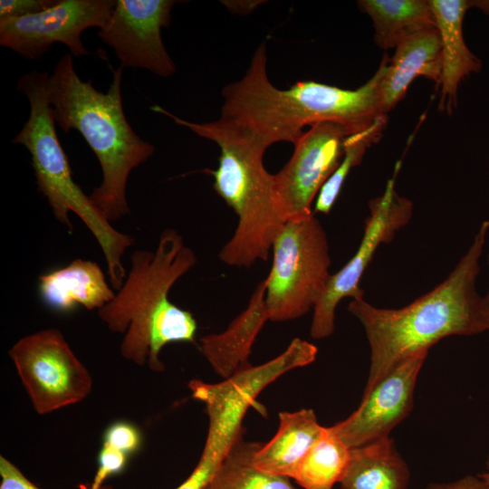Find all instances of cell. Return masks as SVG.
I'll return each instance as SVG.
<instances>
[{
    "label": "cell",
    "mask_w": 489,
    "mask_h": 489,
    "mask_svg": "<svg viewBox=\"0 0 489 489\" xmlns=\"http://www.w3.org/2000/svg\"><path fill=\"white\" fill-rule=\"evenodd\" d=\"M382 77L379 68L356 90L312 81L279 90L268 79L264 42L244 76L223 89L219 120L243 129L265 149L276 142L294 145L305 126L321 122L341 125L350 135L362 133L388 118L381 110Z\"/></svg>",
    "instance_id": "cell-1"
},
{
    "label": "cell",
    "mask_w": 489,
    "mask_h": 489,
    "mask_svg": "<svg viewBox=\"0 0 489 489\" xmlns=\"http://www.w3.org/2000/svg\"><path fill=\"white\" fill-rule=\"evenodd\" d=\"M489 221H484L464 256L447 278L405 307H375L364 298L348 311L361 323L370 349L363 395L399 363L452 335L489 331V301L475 287Z\"/></svg>",
    "instance_id": "cell-2"
},
{
    "label": "cell",
    "mask_w": 489,
    "mask_h": 489,
    "mask_svg": "<svg viewBox=\"0 0 489 489\" xmlns=\"http://www.w3.org/2000/svg\"><path fill=\"white\" fill-rule=\"evenodd\" d=\"M197 263L194 251L177 231H162L154 252L136 250L130 268L113 299L98 311L110 331L124 334L120 354L138 365L164 370L159 360L171 342H194L197 330L193 314L168 298L173 285Z\"/></svg>",
    "instance_id": "cell-3"
},
{
    "label": "cell",
    "mask_w": 489,
    "mask_h": 489,
    "mask_svg": "<svg viewBox=\"0 0 489 489\" xmlns=\"http://www.w3.org/2000/svg\"><path fill=\"white\" fill-rule=\"evenodd\" d=\"M106 92L81 80L71 53L56 62L47 81L54 122L65 132L79 131L97 157L102 181L90 198L110 222L129 214L126 187L130 172L146 162L155 147L142 139L125 117L121 98L123 67L111 70Z\"/></svg>",
    "instance_id": "cell-4"
},
{
    "label": "cell",
    "mask_w": 489,
    "mask_h": 489,
    "mask_svg": "<svg viewBox=\"0 0 489 489\" xmlns=\"http://www.w3.org/2000/svg\"><path fill=\"white\" fill-rule=\"evenodd\" d=\"M155 112L171 118L220 148L218 166L206 169L214 177L215 191L235 213L238 222L218 258L225 264L251 267L267 261L273 241L285 223L274 190L273 175L263 163L265 149L243 129L217 120L196 123L182 120L158 105Z\"/></svg>",
    "instance_id": "cell-5"
},
{
    "label": "cell",
    "mask_w": 489,
    "mask_h": 489,
    "mask_svg": "<svg viewBox=\"0 0 489 489\" xmlns=\"http://www.w3.org/2000/svg\"><path fill=\"white\" fill-rule=\"evenodd\" d=\"M49 75L46 71L34 70L18 79L17 91L28 99L30 115L12 143L29 151L38 190L47 199L54 217L72 231L69 213H74L93 235L104 254L110 282L119 290L127 275L122 257L134 238L116 230L73 180L48 100Z\"/></svg>",
    "instance_id": "cell-6"
},
{
    "label": "cell",
    "mask_w": 489,
    "mask_h": 489,
    "mask_svg": "<svg viewBox=\"0 0 489 489\" xmlns=\"http://www.w3.org/2000/svg\"><path fill=\"white\" fill-rule=\"evenodd\" d=\"M317 347L293 339L277 357L258 366H248L218 383L193 379L192 397L204 403L208 417L205 446L194 470L210 481L234 445L243 436V421L259 394L284 373L312 363Z\"/></svg>",
    "instance_id": "cell-7"
},
{
    "label": "cell",
    "mask_w": 489,
    "mask_h": 489,
    "mask_svg": "<svg viewBox=\"0 0 489 489\" xmlns=\"http://www.w3.org/2000/svg\"><path fill=\"white\" fill-rule=\"evenodd\" d=\"M272 249L273 264L265 277L269 321L302 317L314 308L331 275L325 230L314 214L287 220Z\"/></svg>",
    "instance_id": "cell-8"
},
{
    "label": "cell",
    "mask_w": 489,
    "mask_h": 489,
    "mask_svg": "<svg viewBox=\"0 0 489 489\" xmlns=\"http://www.w3.org/2000/svg\"><path fill=\"white\" fill-rule=\"evenodd\" d=\"M9 356L40 415L76 404L91 391V374L57 329L42 330L20 339Z\"/></svg>",
    "instance_id": "cell-9"
},
{
    "label": "cell",
    "mask_w": 489,
    "mask_h": 489,
    "mask_svg": "<svg viewBox=\"0 0 489 489\" xmlns=\"http://www.w3.org/2000/svg\"><path fill=\"white\" fill-rule=\"evenodd\" d=\"M399 168L400 161L396 164L394 175L388 180L383 194L369 202V214L356 253L342 268L330 275L323 293L313 308L310 328L312 339L322 340L333 333L335 310L342 299L364 298L360 283L376 250L381 244L391 242L396 232L410 221L413 203L395 189Z\"/></svg>",
    "instance_id": "cell-10"
},
{
    "label": "cell",
    "mask_w": 489,
    "mask_h": 489,
    "mask_svg": "<svg viewBox=\"0 0 489 489\" xmlns=\"http://www.w3.org/2000/svg\"><path fill=\"white\" fill-rule=\"evenodd\" d=\"M115 5L116 0H58L34 14L0 19V44L30 60L41 58L55 43L76 57L89 55L82 33L101 28Z\"/></svg>",
    "instance_id": "cell-11"
},
{
    "label": "cell",
    "mask_w": 489,
    "mask_h": 489,
    "mask_svg": "<svg viewBox=\"0 0 489 489\" xmlns=\"http://www.w3.org/2000/svg\"><path fill=\"white\" fill-rule=\"evenodd\" d=\"M350 132L341 125L311 126L294 144L286 165L273 175L278 206L285 222L313 214L312 204L343 158Z\"/></svg>",
    "instance_id": "cell-12"
},
{
    "label": "cell",
    "mask_w": 489,
    "mask_h": 489,
    "mask_svg": "<svg viewBox=\"0 0 489 489\" xmlns=\"http://www.w3.org/2000/svg\"><path fill=\"white\" fill-rule=\"evenodd\" d=\"M176 0H116L115 7L98 36L110 46L120 66L145 69L167 78L176 66L161 38V28L171 23Z\"/></svg>",
    "instance_id": "cell-13"
},
{
    "label": "cell",
    "mask_w": 489,
    "mask_h": 489,
    "mask_svg": "<svg viewBox=\"0 0 489 489\" xmlns=\"http://www.w3.org/2000/svg\"><path fill=\"white\" fill-rule=\"evenodd\" d=\"M427 353L428 350H420L399 363L362 395L359 407L347 418L331 426L350 449L390 436L392 429L410 414Z\"/></svg>",
    "instance_id": "cell-14"
},
{
    "label": "cell",
    "mask_w": 489,
    "mask_h": 489,
    "mask_svg": "<svg viewBox=\"0 0 489 489\" xmlns=\"http://www.w3.org/2000/svg\"><path fill=\"white\" fill-rule=\"evenodd\" d=\"M266 280L258 283L246 308L219 333L200 339V350L213 370L227 379L251 364L252 347L267 321Z\"/></svg>",
    "instance_id": "cell-15"
},
{
    "label": "cell",
    "mask_w": 489,
    "mask_h": 489,
    "mask_svg": "<svg viewBox=\"0 0 489 489\" xmlns=\"http://www.w3.org/2000/svg\"><path fill=\"white\" fill-rule=\"evenodd\" d=\"M395 49L381 82V109L386 115L405 97L417 77L423 76L439 85L442 74V44L437 27L408 37Z\"/></svg>",
    "instance_id": "cell-16"
},
{
    "label": "cell",
    "mask_w": 489,
    "mask_h": 489,
    "mask_svg": "<svg viewBox=\"0 0 489 489\" xmlns=\"http://www.w3.org/2000/svg\"><path fill=\"white\" fill-rule=\"evenodd\" d=\"M38 293L47 307L58 312H70L77 306L99 311L115 296L101 266L81 258L39 275Z\"/></svg>",
    "instance_id": "cell-17"
},
{
    "label": "cell",
    "mask_w": 489,
    "mask_h": 489,
    "mask_svg": "<svg viewBox=\"0 0 489 489\" xmlns=\"http://www.w3.org/2000/svg\"><path fill=\"white\" fill-rule=\"evenodd\" d=\"M442 44L439 110L451 112L456 106L462 81L481 69V61L467 47L463 33L470 0H429Z\"/></svg>",
    "instance_id": "cell-18"
},
{
    "label": "cell",
    "mask_w": 489,
    "mask_h": 489,
    "mask_svg": "<svg viewBox=\"0 0 489 489\" xmlns=\"http://www.w3.org/2000/svg\"><path fill=\"white\" fill-rule=\"evenodd\" d=\"M278 417L275 435L266 444H261L253 456V464L261 471L291 479L323 427L310 408L283 411Z\"/></svg>",
    "instance_id": "cell-19"
},
{
    "label": "cell",
    "mask_w": 489,
    "mask_h": 489,
    "mask_svg": "<svg viewBox=\"0 0 489 489\" xmlns=\"http://www.w3.org/2000/svg\"><path fill=\"white\" fill-rule=\"evenodd\" d=\"M410 470L394 440L384 437L350 449L341 489H408Z\"/></svg>",
    "instance_id": "cell-20"
},
{
    "label": "cell",
    "mask_w": 489,
    "mask_h": 489,
    "mask_svg": "<svg viewBox=\"0 0 489 489\" xmlns=\"http://www.w3.org/2000/svg\"><path fill=\"white\" fill-rule=\"evenodd\" d=\"M358 5L371 17L374 41L382 50L394 49L408 37L436 27L429 0H360Z\"/></svg>",
    "instance_id": "cell-21"
},
{
    "label": "cell",
    "mask_w": 489,
    "mask_h": 489,
    "mask_svg": "<svg viewBox=\"0 0 489 489\" xmlns=\"http://www.w3.org/2000/svg\"><path fill=\"white\" fill-rule=\"evenodd\" d=\"M350 459V449L331 427H323L292 479L304 489H333L345 475Z\"/></svg>",
    "instance_id": "cell-22"
},
{
    "label": "cell",
    "mask_w": 489,
    "mask_h": 489,
    "mask_svg": "<svg viewBox=\"0 0 489 489\" xmlns=\"http://www.w3.org/2000/svg\"><path fill=\"white\" fill-rule=\"evenodd\" d=\"M261 443L242 436L204 489H295L290 478L257 469L253 456Z\"/></svg>",
    "instance_id": "cell-23"
},
{
    "label": "cell",
    "mask_w": 489,
    "mask_h": 489,
    "mask_svg": "<svg viewBox=\"0 0 489 489\" xmlns=\"http://www.w3.org/2000/svg\"><path fill=\"white\" fill-rule=\"evenodd\" d=\"M386 125L382 123L365 132L348 137L343 158L321 187L316 197L313 214L328 215L331 212L350 169L360 165L366 150L379 140Z\"/></svg>",
    "instance_id": "cell-24"
},
{
    "label": "cell",
    "mask_w": 489,
    "mask_h": 489,
    "mask_svg": "<svg viewBox=\"0 0 489 489\" xmlns=\"http://www.w3.org/2000/svg\"><path fill=\"white\" fill-rule=\"evenodd\" d=\"M127 454L103 443L98 457V469L87 489H101L105 480L120 473L127 463Z\"/></svg>",
    "instance_id": "cell-25"
},
{
    "label": "cell",
    "mask_w": 489,
    "mask_h": 489,
    "mask_svg": "<svg viewBox=\"0 0 489 489\" xmlns=\"http://www.w3.org/2000/svg\"><path fill=\"white\" fill-rule=\"evenodd\" d=\"M104 443L129 455L139 449L141 443L140 433L131 424L117 422L107 428Z\"/></svg>",
    "instance_id": "cell-26"
},
{
    "label": "cell",
    "mask_w": 489,
    "mask_h": 489,
    "mask_svg": "<svg viewBox=\"0 0 489 489\" xmlns=\"http://www.w3.org/2000/svg\"><path fill=\"white\" fill-rule=\"evenodd\" d=\"M58 0H1L0 19L34 14L54 5Z\"/></svg>",
    "instance_id": "cell-27"
},
{
    "label": "cell",
    "mask_w": 489,
    "mask_h": 489,
    "mask_svg": "<svg viewBox=\"0 0 489 489\" xmlns=\"http://www.w3.org/2000/svg\"><path fill=\"white\" fill-rule=\"evenodd\" d=\"M0 489H41L32 483L12 462L0 457ZM81 489H87L85 485H81ZM101 489H112L109 485H104Z\"/></svg>",
    "instance_id": "cell-28"
},
{
    "label": "cell",
    "mask_w": 489,
    "mask_h": 489,
    "mask_svg": "<svg viewBox=\"0 0 489 489\" xmlns=\"http://www.w3.org/2000/svg\"><path fill=\"white\" fill-rule=\"evenodd\" d=\"M425 489H488L479 476L467 475L453 482L432 483Z\"/></svg>",
    "instance_id": "cell-29"
},
{
    "label": "cell",
    "mask_w": 489,
    "mask_h": 489,
    "mask_svg": "<svg viewBox=\"0 0 489 489\" xmlns=\"http://www.w3.org/2000/svg\"><path fill=\"white\" fill-rule=\"evenodd\" d=\"M222 3L231 12L247 14L261 5V3H264V1H223Z\"/></svg>",
    "instance_id": "cell-30"
},
{
    "label": "cell",
    "mask_w": 489,
    "mask_h": 489,
    "mask_svg": "<svg viewBox=\"0 0 489 489\" xmlns=\"http://www.w3.org/2000/svg\"><path fill=\"white\" fill-rule=\"evenodd\" d=\"M471 6L478 8L484 14L489 16V0H470Z\"/></svg>",
    "instance_id": "cell-31"
},
{
    "label": "cell",
    "mask_w": 489,
    "mask_h": 489,
    "mask_svg": "<svg viewBox=\"0 0 489 489\" xmlns=\"http://www.w3.org/2000/svg\"><path fill=\"white\" fill-rule=\"evenodd\" d=\"M486 471L479 475V477L484 482L485 484L489 485V456L485 464Z\"/></svg>",
    "instance_id": "cell-32"
},
{
    "label": "cell",
    "mask_w": 489,
    "mask_h": 489,
    "mask_svg": "<svg viewBox=\"0 0 489 489\" xmlns=\"http://www.w3.org/2000/svg\"><path fill=\"white\" fill-rule=\"evenodd\" d=\"M487 263H488V267H489V254L487 256ZM485 297L489 301V288H488V291H487V293H486Z\"/></svg>",
    "instance_id": "cell-33"
},
{
    "label": "cell",
    "mask_w": 489,
    "mask_h": 489,
    "mask_svg": "<svg viewBox=\"0 0 489 489\" xmlns=\"http://www.w3.org/2000/svg\"><path fill=\"white\" fill-rule=\"evenodd\" d=\"M487 485V484H486ZM488 489H489V485H487Z\"/></svg>",
    "instance_id": "cell-34"
}]
</instances>
